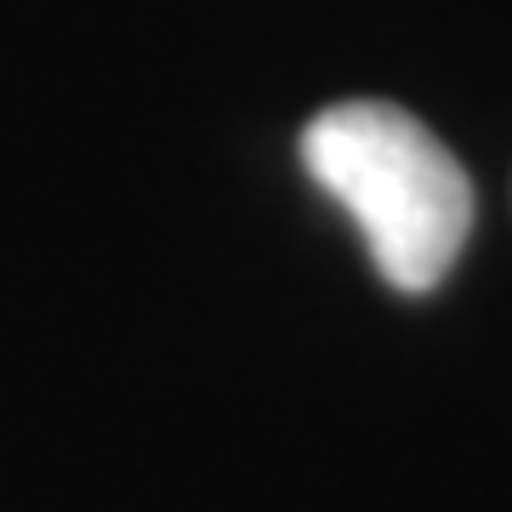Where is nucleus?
Returning a JSON list of instances; mask_svg holds the SVG:
<instances>
[{"label": "nucleus", "mask_w": 512, "mask_h": 512, "mask_svg": "<svg viewBox=\"0 0 512 512\" xmlns=\"http://www.w3.org/2000/svg\"><path fill=\"white\" fill-rule=\"evenodd\" d=\"M302 165L359 222L387 285L421 296L456 268L473 228V183L416 114L336 103L308 120Z\"/></svg>", "instance_id": "nucleus-1"}]
</instances>
